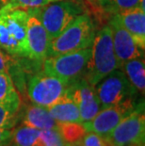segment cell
<instances>
[{"mask_svg": "<svg viewBox=\"0 0 145 146\" xmlns=\"http://www.w3.org/2000/svg\"><path fill=\"white\" fill-rule=\"evenodd\" d=\"M116 69H120V64L114 52L111 30L109 26H106L95 34L91 55L83 77L95 86Z\"/></svg>", "mask_w": 145, "mask_h": 146, "instance_id": "obj_1", "label": "cell"}, {"mask_svg": "<svg viewBox=\"0 0 145 146\" xmlns=\"http://www.w3.org/2000/svg\"><path fill=\"white\" fill-rule=\"evenodd\" d=\"M95 34L96 30L89 15L80 14L62 33L50 41L48 57H55L91 47Z\"/></svg>", "mask_w": 145, "mask_h": 146, "instance_id": "obj_2", "label": "cell"}, {"mask_svg": "<svg viewBox=\"0 0 145 146\" xmlns=\"http://www.w3.org/2000/svg\"><path fill=\"white\" fill-rule=\"evenodd\" d=\"M27 18L28 12L24 10H0V48L12 56L28 58Z\"/></svg>", "mask_w": 145, "mask_h": 146, "instance_id": "obj_3", "label": "cell"}, {"mask_svg": "<svg viewBox=\"0 0 145 146\" xmlns=\"http://www.w3.org/2000/svg\"><path fill=\"white\" fill-rule=\"evenodd\" d=\"M52 41L83 13L81 5L73 0H58L39 9H32Z\"/></svg>", "mask_w": 145, "mask_h": 146, "instance_id": "obj_4", "label": "cell"}, {"mask_svg": "<svg viewBox=\"0 0 145 146\" xmlns=\"http://www.w3.org/2000/svg\"><path fill=\"white\" fill-rule=\"evenodd\" d=\"M91 55V46L81 50L48 57L44 61V74L72 83L84 74Z\"/></svg>", "mask_w": 145, "mask_h": 146, "instance_id": "obj_5", "label": "cell"}, {"mask_svg": "<svg viewBox=\"0 0 145 146\" xmlns=\"http://www.w3.org/2000/svg\"><path fill=\"white\" fill-rule=\"evenodd\" d=\"M107 144L145 146V115L143 100L105 138Z\"/></svg>", "mask_w": 145, "mask_h": 146, "instance_id": "obj_6", "label": "cell"}, {"mask_svg": "<svg viewBox=\"0 0 145 146\" xmlns=\"http://www.w3.org/2000/svg\"><path fill=\"white\" fill-rule=\"evenodd\" d=\"M100 107L106 108L118 105L126 99L137 97L138 91L122 70L116 69L95 85Z\"/></svg>", "mask_w": 145, "mask_h": 146, "instance_id": "obj_7", "label": "cell"}, {"mask_svg": "<svg viewBox=\"0 0 145 146\" xmlns=\"http://www.w3.org/2000/svg\"><path fill=\"white\" fill-rule=\"evenodd\" d=\"M70 83L46 74H36L28 82V96L33 104L48 108L67 92Z\"/></svg>", "mask_w": 145, "mask_h": 146, "instance_id": "obj_8", "label": "cell"}, {"mask_svg": "<svg viewBox=\"0 0 145 146\" xmlns=\"http://www.w3.org/2000/svg\"><path fill=\"white\" fill-rule=\"evenodd\" d=\"M140 103V102H138L136 97H132L118 105L102 108L89 122L83 123L86 132H94L104 139L107 138Z\"/></svg>", "mask_w": 145, "mask_h": 146, "instance_id": "obj_9", "label": "cell"}, {"mask_svg": "<svg viewBox=\"0 0 145 146\" xmlns=\"http://www.w3.org/2000/svg\"><path fill=\"white\" fill-rule=\"evenodd\" d=\"M67 94L77 106L82 123L89 122L100 111V102L95 86L83 76L70 83Z\"/></svg>", "mask_w": 145, "mask_h": 146, "instance_id": "obj_10", "label": "cell"}, {"mask_svg": "<svg viewBox=\"0 0 145 146\" xmlns=\"http://www.w3.org/2000/svg\"><path fill=\"white\" fill-rule=\"evenodd\" d=\"M107 26L111 30L113 48L120 64V69L125 61L143 57L144 50L138 45L133 37L122 26L115 15H113Z\"/></svg>", "mask_w": 145, "mask_h": 146, "instance_id": "obj_11", "label": "cell"}, {"mask_svg": "<svg viewBox=\"0 0 145 146\" xmlns=\"http://www.w3.org/2000/svg\"><path fill=\"white\" fill-rule=\"evenodd\" d=\"M28 18L26 23V42L28 58L35 60H44L48 58L50 39L44 27L32 10H27Z\"/></svg>", "mask_w": 145, "mask_h": 146, "instance_id": "obj_12", "label": "cell"}, {"mask_svg": "<svg viewBox=\"0 0 145 146\" xmlns=\"http://www.w3.org/2000/svg\"><path fill=\"white\" fill-rule=\"evenodd\" d=\"M122 26L133 37L138 45L144 50L145 48V11L140 8L122 11L115 14Z\"/></svg>", "mask_w": 145, "mask_h": 146, "instance_id": "obj_13", "label": "cell"}, {"mask_svg": "<svg viewBox=\"0 0 145 146\" xmlns=\"http://www.w3.org/2000/svg\"><path fill=\"white\" fill-rule=\"evenodd\" d=\"M47 110L58 123H82L77 106L67 92Z\"/></svg>", "mask_w": 145, "mask_h": 146, "instance_id": "obj_14", "label": "cell"}, {"mask_svg": "<svg viewBox=\"0 0 145 146\" xmlns=\"http://www.w3.org/2000/svg\"><path fill=\"white\" fill-rule=\"evenodd\" d=\"M23 123L39 130L58 129V123L55 121L47 108L35 104L26 107L23 116Z\"/></svg>", "mask_w": 145, "mask_h": 146, "instance_id": "obj_15", "label": "cell"}, {"mask_svg": "<svg viewBox=\"0 0 145 146\" xmlns=\"http://www.w3.org/2000/svg\"><path fill=\"white\" fill-rule=\"evenodd\" d=\"M121 69L138 92L144 94L145 91V62L143 57L125 61Z\"/></svg>", "mask_w": 145, "mask_h": 146, "instance_id": "obj_16", "label": "cell"}, {"mask_svg": "<svg viewBox=\"0 0 145 146\" xmlns=\"http://www.w3.org/2000/svg\"><path fill=\"white\" fill-rule=\"evenodd\" d=\"M0 105L15 110H20V96L8 73L0 72Z\"/></svg>", "mask_w": 145, "mask_h": 146, "instance_id": "obj_17", "label": "cell"}, {"mask_svg": "<svg viewBox=\"0 0 145 146\" xmlns=\"http://www.w3.org/2000/svg\"><path fill=\"white\" fill-rule=\"evenodd\" d=\"M40 130L23 125L11 130V146H38Z\"/></svg>", "mask_w": 145, "mask_h": 146, "instance_id": "obj_18", "label": "cell"}, {"mask_svg": "<svg viewBox=\"0 0 145 146\" xmlns=\"http://www.w3.org/2000/svg\"><path fill=\"white\" fill-rule=\"evenodd\" d=\"M58 130L65 144L73 146H77L86 133L82 123H58Z\"/></svg>", "mask_w": 145, "mask_h": 146, "instance_id": "obj_19", "label": "cell"}, {"mask_svg": "<svg viewBox=\"0 0 145 146\" xmlns=\"http://www.w3.org/2000/svg\"><path fill=\"white\" fill-rule=\"evenodd\" d=\"M98 4L105 11L113 15L122 11L138 8L140 0H97Z\"/></svg>", "mask_w": 145, "mask_h": 146, "instance_id": "obj_20", "label": "cell"}, {"mask_svg": "<svg viewBox=\"0 0 145 146\" xmlns=\"http://www.w3.org/2000/svg\"><path fill=\"white\" fill-rule=\"evenodd\" d=\"M58 0H9L6 5L2 6L0 10L11 11V10H32L39 9L49 4L51 2H56Z\"/></svg>", "mask_w": 145, "mask_h": 146, "instance_id": "obj_21", "label": "cell"}, {"mask_svg": "<svg viewBox=\"0 0 145 146\" xmlns=\"http://www.w3.org/2000/svg\"><path fill=\"white\" fill-rule=\"evenodd\" d=\"M62 137L58 129L40 130L38 146H64Z\"/></svg>", "mask_w": 145, "mask_h": 146, "instance_id": "obj_22", "label": "cell"}, {"mask_svg": "<svg viewBox=\"0 0 145 146\" xmlns=\"http://www.w3.org/2000/svg\"><path fill=\"white\" fill-rule=\"evenodd\" d=\"M19 110H15L6 106L0 105V127L5 129H12L18 122Z\"/></svg>", "mask_w": 145, "mask_h": 146, "instance_id": "obj_23", "label": "cell"}, {"mask_svg": "<svg viewBox=\"0 0 145 146\" xmlns=\"http://www.w3.org/2000/svg\"><path fill=\"white\" fill-rule=\"evenodd\" d=\"M77 146H107L103 137L94 132H86Z\"/></svg>", "mask_w": 145, "mask_h": 146, "instance_id": "obj_24", "label": "cell"}, {"mask_svg": "<svg viewBox=\"0 0 145 146\" xmlns=\"http://www.w3.org/2000/svg\"><path fill=\"white\" fill-rule=\"evenodd\" d=\"M11 141V130L0 127V146H10Z\"/></svg>", "mask_w": 145, "mask_h": 146, "instance_id": "obj_25", "label": "cell"}, {"mask_svg": "<svg viewBox=\"0 0 145 146\" xmlns=\"http://www.w3.org/2000/svg\"><path fill=\"white\" fill-rule=\"evenodd\" d=\"M0 72L9 74V58L8 56L0 49Z\"/></svg>", "mask_w": 145, "mask_h": 146, "instance_id": "obj_26", "label": "cell"}, {"mask_svg": "<svg viewBox=\"0 0 145 146\" xmlns=\"http://www.w3.org/2000/svg\"><path fill=\"white\" fill-rule=\"evenodd\" d=\"M1 1V4H2V6H4V5H6L7 3L9 2V0H0Z\"/></svg>", "mask_w": 145, "mask_h": 146, "instance_id": "obj_27", "label": "cell"}, {"mask_svg": "<svg viewBox=\"0 0 145 146\" xmlns=\"http://www.w3.org/2000/svg\"><path fill=\"white\" fill-rule=\"evenodd\" d=\"M107 146H124V145H116V144H107Z\"/></svg>", "mask_w": 145, "mask_h": 146, "instance_id": "obj_28", "label": "cell"}, {"mask_svg": "<svg viewBox=\"0 0 145 146\" xmlns=\"http://www.w3.org/2000/svg\"><path fill=\"white\" fill-rule=\"evenodd\" d=\"M64 146H73V145H69V144H65Z\"/></svg>", "mask_w": 145, "mask_h": 146, "instance_id": "obj_29", "label": "cell"}, {"mask_svg": "<svg viewBox=\"0 0 145 146\" xmlns=\"http://www.w3.org/2000/svg\"><path fill=\"white\" fill-rule=\"evenodd\" d=\"M0 4H1V1H0Z\"/></svg>", "mask_w": 145, "mask_h": 146, "instance_id": "obj_30", "label": "cell"}, {"mask_svg": "<svg viewBox=\"0 0 145 146\" xmlns=\"http://www.w3.org/2000/svg\"><path fill=\"white\" fill-rule=\"evenodd\" d=\"M73 1H76V0H73Z\"/></svg>", "mask_w": 145, "mask_h": 146, "instance_id": "obj_31", "label": "cell"}]
</instances>
